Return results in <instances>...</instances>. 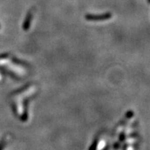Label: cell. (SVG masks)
Masks as SVG:
<instances>
[{"label":"cell","instance_id":"obj_1","mask_svg":"<svg viewBox=\"0 0 150 150\" xmlns=\"http://www.w3.org/2000/svg\"><path fill=\"white\" fill-rule=\"evenodd\" d=\"M112 17V14L111 12H107L105 14L99 15V16H96V15H90L88 14L85 16V18L88 21H104V20H107L109 18H111Z\"/></svg>","mask_w":150,"mask_h":150},{"label":"cell","instance_id":"obj_2","mask_svg":"<svg viewBox=\"0 0 150 150\" xmlns=\"http://www.w3.org/2000/svg\"><path fill=\"white\" fill-rule=\"evenodd\" d=\"M32 18H33V11L31 10L28 13V16L26 17L25 21L23 23V29L24 31H27L28 30V28H30V25H31V22L32 21Z\"/></svg>","mask_w":150,"mask_h":150},{"label":"cell","instance_id":"obj_3","mask_svg":"<svg viewBox=\"0 0 150 150\" xmlns=\"http://www.w3.org/2000/svg\"><path fill=\"white\" fill-rule=\"evenodd\" d=\"M12 61H14L15 63L18 64H21V65H23V66H28V64L26 62H24V61H20V60H18L17 58H15V57H13L12 58Z\"/></svg>","mask_w":150,"mask_h":150},{"label":"cell","instance_id":"obj_4","mask_svg":"<svg viewBox=\"0 0 150 150\" xmlns=\"http://www.w3.org/2000/svg\"><path fill=\"white\" fill-rule=\"evenodd\" d=\"M8 54H1L0 55V59H2V58H6V57H8Z\"/></svg>","mask_w":150,"mask_h":150},{"label":"cell","instance_id":"obj_5","mask_svg":"<svg viewBox=\"0 0 150 150\" xmlns=\"http://www.w3.org/2000/svg\"><path fill=\"white\" fill-rule=\"evenodd\" d=\"M0 28H1V26H0Z\"/></svg>","mask_w":150,"mask_h":150},{"label":"cell","instance_id":"obj_6","mask_svg":"<svg viewBox=\"0 0 150 150\" xmlns=\"http://www.w3.org/2000/svg\"><path fill=\"white\" fill-rule=\"evenodd\" d=\"M149 2H150V0H149Z\"/></svg>","mask_w":150,"mask_h":150}]
</instances>
